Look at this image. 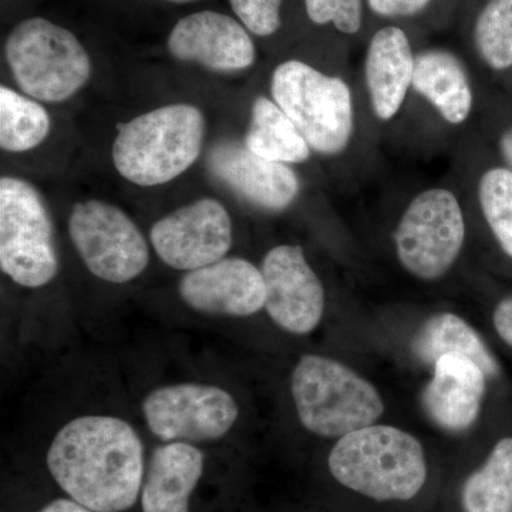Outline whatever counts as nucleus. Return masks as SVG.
Instances as JSON below:
<instances>
[{"label": "nucleus", "mask_w": 512, "mask_h": 512, "mask_svg": "<svg viewBox=\"0 0 512 512\" xmlns=\"http://www.w3.org/2000/svg\"><path fill=\"white\" fill-rule=\"evenodd\" d=\"M46 467L63 494L89 510L126 512L140 501L146 447L123 417L82 414L56 431Z\"/></svg>", "instance_id": "obj_1"}, {"label": "nucleus", "mask_w": 512, "mask_h": 512, "mask_svg": "<svg viewBox=\"0 0 512 512\" xmlns=\"http://www.w3.org/2000/svg\"><path fill=\"white\" fill-rule=\"evenodd\" d=\"M328 466L343 487L380 503L412 500L427 480L420 441L392 426L372 424L340 437Z\"/></svg>", "instance_id": "obj_2"}, {"label": "nucleus", "mask_w": 512, "mask_h": 512, "mask_svg": "<svg viewBox=\"0 0 512 512\" xmlns=\"http://www.w3.org/2000/svg\"><path fill=\"white\" fill-rule=\"evenodd\" d=\"M205 121L191 104H170L128 121L113 144V161L141 187L170 183L200 157Z\"/></svg>", "instance_id": "obj_3"}, {"label": "nucleus", "mask_w": 512, "mask_h": 512, "mask_svg": "<svg viewBox=\"0 0 512 512\" xmlns=\"http://www.w3.org/2000/svg\"><path fill=\"white\" fill-rule=\"evenodd\" d=\"M291 393L303 427L315 436L340 439L382 417V396L372 383L338 360L305 355L291 376Z\"/></svg>", "instance_id": "obj_4"}, {"label": "nucleus", "mask_w": 512, "mask_h": 512, "mask_svg": "<svg viewBox=\"0 0 512 512\" xmlns=\"http://www.w3.org/2000/svg\"><path fill=\"white\" fill-rule=\"evenodd\" d=\"M271 93L316 153L335 156L348 147L353 134V99L340 77L288 60L272 74Z\"/></svg>", "instance_id": "obj_5"}, {"label": "nucleus", "mask_w": 512, "mask_h": 512, "mask_svg": "<svg viewBox=\"0 0 512 512\" xmlns=\"http://www.w3.org/2000/svg\"><path fill=\"white\" fill-rule=\"evenodd\" d=\"M5 52L20 89L40 101L70 99L92 72L90 57L77 37L43 18L20 22L10 32Z\"/></svg>", "instance_id": "obj_6"}, {"label": "nucleus", "mask_w": 512, "mask_h": 512, "mask_svg": "<svg viewBox=\"0 0 512 512\" xmlns=\"http://www.w3.org/2000/svg\"><path fill=\"white\" fill-rule=\"evenodd\" d=\"M0 268L28 289L49 285L59 272L49 211L39 191L22 178L0 180Z\"/></svg>", "instance_id": "obj_7"}, {"label": "nucleus", "mask_w": 512, "mask_h": 512, "mask_svg": "<svg viewBox=\"0 0 512 512\" xmlns=\"http://www.w3.org/2000/svg\"><path fill=\"white\" fill-rule=\"evenodd\" d=\"M141 413L160 443H210L224 439L239 419L237 399L218 384H163L144 397Z\"/></svg>", "instance_id": "obj_8"}, {"label": "nucleus", "mask_w": 512, "mask_h": 512, "mask_svg": "<svg viewBox=\"0 0 512 512\" xmlns=\"http://www.w3.org/2000/svg\"><path fill=\"white\" fill-rule=\"evenodd\" d=\"M466 239V222L456 195L433 188L417 195L397 225L400 264L421 281H436L454 265Z\"/></svg>", "instance_id": "obj_9"}, {"label": "nucleus", "mask_w": 512, "mask_h": 512, "mask_svg": "<svg viewBox=\"0 0 512 512\" xmlns=\"http://www.w3.org/2000/svg\"><path fill=\"white\" fill-rule=\"evenodd\" d=\"M69 235L83 264L101 281L127 284L143 274L150 262L143 232L126 212L107 202L74 205Z\"/></svg>", "instance_id": "obj_10"}, {"label": "nucleus", "mask_w": 512, "mask_h": 512, "mask_svg": "<svg viewBox=\"0 0 512 512\" xmlns=\"http://www.w3.org/2000/svg\"><path fill=\"white\" fill-rule=\"evenodd\" d=\"M158 258L177 271H195L227 256L232 222L220 201L201 198L165 215L150 229Z\"/></svg>", "instance_id": "obj_11"}, {"label": "nucleus", "mask_w": 512, "mask_h": 512, "mask_svg": "<svg viewBox=\"0 0 512 512\" xmlns=\"http://www.w3.org/2000/svg\"><path fill=\"white\" fill-rule=\"evenodd\" d=\"M265 311L279 328L309 335L325 313V289L298 245H279L265 255Z\"/></svg>", "instance_id": "obj_12"}, {"label": "nucleus", "mask_w": 512, "mask_h": 512, "mask_svg": "<svg viewBox=\"0 0 512 512\" xmlns=\"http://www.w3.org/2000/svg\"><path fill=\"white\" fill-rule=\"evenodd\" d=\"M178 295L187 308L202 315L248 318L265 309L266 286L261 269L248 259L225 256L185 272Z\"/></svg>", "instance_id": "obj_13"}, {"label": "nucleus", "mask_w": 512, "mask_h": 512, "mask_svg": "<svg viewBox=\"0 0 512 512\" xmlns=\"http://www.w3.org/2000/svg\"><path fill=\"white\" fill-rule=\"evenodd\" d=\"M167 45L175 59L200 63L212 72H239L255 62L254 42L244 26L211 10L181 19Z\"/></svg>", "instance_id": "obj_14"}, {"label": "nucleus", "mask_w": 512, "mask_h": 512, "mask_svg": "<svg viewBox=\"0 0 512 512\" xmlns=\"http://www.w3.org/2000/svg\"><path fill=\"white\" fill-rule=\"evenodd\" d=\"M208 167L235 194L264 210H285L299 194L298 177L288 165L256 156L238 141L215 144Z\"/></svg>", "instance_id": "obj_15"}, {"label": "nucleus", "mask_w": 512, "mask_h": 512, "mask_svg": "<svg viewBox=\"0 0 512 512\" xmlns=\"http://www.w3.org/2000/svg\"><path fill=\"white\" fill-rule=\"evenodd\" d=\"M205 471L197 444L161 443L147 461L140 494L143 512H191V501Z\"/></svg>", "instance_id": "obj_16"}, {"label": "nucleus", "mask_w": 512, "mask_h": 512, "mask_svg": "<svg viewBox=\"0 0 512 512\" xmlns=\"http://www.w3.org/2000/svg\"><path fill=\"white\" fill-rule=\"evenodd\" d=\"M485 376L470 357H439L423 397L431 419L447 430L461 431L473 426L484 400Z\"/></svg>", "instance_id": "obj_17"}, {"label": "nucleus", "mask_w": 512, "mask_h": 512, "mask_svg": "<svg viewBox=\"0 0 512 512\" xmlns=\"http://www.w3.org/2000/svg\"><path fill=\"white\" fill-rule=\"evenodd\" d=\"M414 63L409 37L397 26H386L370 40L366 53V84L380 120H392L413 84Z\"/></svg>", "instance_id": "obj_18"}, {"label": "nucleus", "mask_w": 512, "mask_h": 512, "mask_svg": "<svg viewBox=\"0 0 512 512\" xmlns=\"http://www.w3.org/2000/svg\"><path fill=\"white\" fill-rule=\"evenodd\" d=\"M412 87L450 124L464 123L473 109V92L463 66L444 50H426L416 57Z\"/></svg>", "instance_id": "obj_19"}, {"label": "nucleus", "mask_w": 512, "mask_h": 512, "mask_svg": "<svg viewBox=\"0 0 512 512\" xmlns=\"http://www.w3.org/2000/svg\"><path fill=\"white\" fill-rule=\"evenodd\" d=\"M245 146L256 156L276 163H305L311 156V147L298 127L274 100L266 97H258L252 106Z\"/></svg>", "instance_id": "obj_20"}, {"label": "nucleus", "mask_w": 512, "mask_h": 512, "mask_svg": "<svg viewBox=\"0 0 512 512\" xmlns=\"http://www.w3.org/2000/svg\"><path fill=\"white\" fill-rule=\"evenodd\" d=\"M414 352L426 363H436L443 355H463L476 362L487 376L500 373V366L483 339L454 313H441L427 320L414 340Z\"/></svg>", "instance_id": "obj_21"}, {"label": "nucleus", "mask_w": 512, "mask_h": 512, "mask_svg": "<svg viewBox=\"0 0 512 512\" xmlns=\"http://www.w3.org/2000/svg\"><path fill=\"white\" fill-rule=\"evenodd\" d=\"M466 512H512V437L498 441L461 490Z\"/></svg>", "instance_id": "obj_22"}, {"label": "nucleus", "mask_w": 512, "mask_h": 512, "mask_svg": "<svg viewBox=\"0 0 512 512\" xmlns=\"http://www.w3.org/2000/svg\"><path fill=\"white\" fill-rule=\"evenodd\" d=\"M50 117L36 101L0 87V147L25 153L42 144L50 133Z\"/></svg>", "instance_id": "obj_23"}, {"label": "nucleus", "mask_w": 512, "mask_h": 512, "mask_svg": "<svg viewBox=\"0 0 512 512\" xmlns=\"http://www.w3.org/2000/svg\"><path fill=\"white\" fill-rule=\"evenodd\" d=\"M474 42L494 70L512 66V0H490L478 15Z\"/></svg>", "instance_id": "obj_24"}, {"label": "nucleus", "mask_w": 512, "mask_h": 512, "mask_svg": "<svg viewBox=\"0 0 512 512\" xmlns=\"http://www.w3.org/2000/svg\"><path fill=\"white\" fill-rule=\"evenodd\" d=\"M478 198L494 237L512 258V171L498 167L484 173Z\"/></svg>", "instance_id": "obj_25"}, {"label": "nucleus", "mask_w": 512, "mask_h": 512, "mask_svg": "<svg viewBox=\"0 0 512 512\" xmlns=\"http://www.w3.org/2000/svg\"><path fill=\"white\" fill-rule=\"evenodd\" d=\"M306 13L316 25H333L345 35L362 28V0H305Z\"/></svg>", "instance_id": "obj_26"}, {"label": "nucleus", "mask_w": 512, "mask_h": 512, "mask_svg": "<svg viewBox=\"0 0 512 512\" xmlns=\"http://www.w3.org/2000/svg\"><path fill=\"white\" fill-rule=\"evenodd\" d=\"M235 15L256 36H271L281 28L282 0H229Z\"/></svg>", "instance_id": "obj_27"}, {"label": "nucleus", "mask_w": 512, "mask_h": 512, "mask_svg": "<svg viewBox=\"0 0 512 512\" xmlns=\"http://www.w3.org/2000/svg\"><path fill=\"white\" fill-rule=\"evenodd\" d=\"M431 0H367L369 8L383 18H409L429 6Z\"/></svg>", "instance_id": "obj_28"}, {"label": "nucleus", "mask_w": 512, "mask_h": 512, "mask_svg": "<svg viewBox=\"0 0 512 512\" xmlns=\"http://www.w3.org/2000/svg\"><path fill=\"white\" fill-rule=\"evenodd\" d=\"M494 326L500 338L512 348V298L498 303L494 311Z\"/></svg>", "instance_id": "obj_29"}, {"label": "nucleus", "mask_w": 512, "mask_h": 512, "mask_svg": "<svg viewBox=\"0 0 512 512\" xmlns=\"http://www.w3.org/2000/svg\"><path fill=\"white\" fill-rule=\"evenodd\" d=\"M37 512H94L84 505L77 503L72 498L60 497L55 500L49 501V503L43 505Z\"/></svg>", "instance_id": "obj_30"}, {"label": "nucleus", "mask_w": 512, "mask_h": 512, "mask_svg": "<svg viewBox=\"0 0 512 512\" xmlns=\"http://www.w3.org/2000/svg\"><path fill=\"white\" fill-rule=\"evenodd\" d=\"M501 151H503L505 160L510 164L512 171V128L505 131L503 138H501Z\"/></svg>", "instance_id": "obj_31"}, {"label": "nucleus", "mask_w": 512, "mask_h": 512, "mask_svg": "<svg viewBox=\"0 0 512 512\" xmlns=\"http://www.w3.org/2000/svg\"><path fill=\"white\" fill-rule=\"evenodd\" d=\"M168 2L187 3V2H194V0H168Z\"/></svg>", "instance_id": "obj_32"}]
</instances>
